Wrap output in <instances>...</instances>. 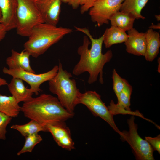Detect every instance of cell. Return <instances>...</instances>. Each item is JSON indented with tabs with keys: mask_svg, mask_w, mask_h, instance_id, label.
I'll return each instance as SVG.
<instances>
[{
	"mask_svg": "<svg viewBox=\"0 0 160 160\" xmlns=\"http://www.w3.org/2000/svg\"><path fill=\"white\" fill-rule=\"evenodd\" d=\"M97 0H80V5L81 6L80 9L81 13L83 14L89 11L95 2Z\"/></svg>",
	"mask_w": 160,
	"mask_h": 160,
	"instance_id": "27",
	"label": "cell"
},
{
	"mask_svg": "<svg viewBox=\"0 0 160 160\" xmlns=\"http://www.w3.org/2000/svg\"><path fill=\"white\" fill-rule=\"evenodd\" d=\"M29 53L24 50L19 52L12 49L11 55L6 59V63L9 68H21L25 71L35 73L30 63Z\"/></svg>",
	"mask_w": 160,
	"mask_h": 160,
	"instance_id": "15",
	"label": "cell"
},
{
	"mask_svg": "<svg viewBox=\"0 0 160 160\" xmlns=\"http://www.w3.org/2000/svg\"><path fill=\"white\" fill-rule=\"evenodd\" d=\"M72 31L71 29L45 22L39 23L32 29L24 44V50L36 58Z\"/></svg>",
	"mask_w": 160,
	"mask_h": 160,
	"instance_id": "3",
	"label": "cell"
},
{
	"mask_svg": "<svg viewBox=\"0 0 160 160\" xmlns=\"http://www.w3.org/2000/svg\"><path fill=\"white\" fill-rule=\"evenodd\" d=\"M112 78L113 80V89L117 97L124 88L127 80L122 78L115 69H114L113 71Z\"/></svg>",
	"mask_w": 160,
	"mask_h": 160,
	"instance_id": "24",
	"label": "cell"
},
{
	"mask_svg": "<svg viewBox=\"0 0 160 160\" xmlns=\"http://www.w3.org/2000/svg\"><path fill=\"white\" fill-rule=\"evenodd\" d=\"M155 17L157 20L158 21H159L160 20V15H155Z\"/></svg>",
	"mask_w": 160,
	"mask_h": 160,
	"instance_id": "32",
	"label": "cell"
},
{
	"mask_svg": "<svg viewBox=\"0 0 160 160\" xmlns=\"http://www.w3.org/2000/svg\"><path fill=\"white\" fill-rule=\"evenodd\" d=\"M132 91V87L127 81L124 88L117 97V104L111 100L110 105L107 107L110 113L113 116L117 114H129L140 116V113L137 111L133 112L130 108L131 96Z\"/></svg>",
	"mask_w": 160,
	"mask_h": 160,
	"instance_id": "10",
	"label": "cell"
},
{
	"mask_svg": "<svg viewBox=\"0 0 160 160\" xmlns=\"http://www.w3.org/2000/svg\"><path fill=\"white\" fill-rule=\"evenodd\" d=\"M124 0H98L89 9L92 21L100 27L108 24L112 16L120 10Z\"/></svg>",
	"mask_w": 160,
	"mask_h": 160,
	"instance_id": "9",
	"label": "cell"
},
{
	"mask_svg": "<svg viewBox=\"0 0 160 160\" xmlns=\"http://www.w3.org/2000/svg\"><path fill=\"white\" fill-rule=\"evenodd\" d=\"M62 2L71 6L74 9H77L80 5V0H61Z\"/></svg>",
	"mask_w": 160,
	"mask_h": 160,
	"instance_id": "28",
	"label": "cell"
},
{
	"mask_svg": "<svg viewBox=\"0 0 160 160\" xmlns=\"http://www.w3.org/2000/svg\"><path fill=\"white\" fill-rule=\"evenodd\" d=\"M160 23H158L156 25H154L153 23L152 24V25H151L149 27L150 28H151L152 29H160Z\"/></svg>",
	"mask_w": 160,
	"mask_h": 160,
	"instance_id": "31",
	"label": "cell"
},
{
	"mask_svg": "<svg viewBox=\"0 0 160 160\" xmlns=\"http://www.w3.org/2000/svg\"><path fill=\"white\" fill-rule=\"evenodd\" d=\"M72 74L63 68L59 61L56 75L49 81V91L56 95L63 106L70 113L74 114V110L78 105L81 92L76 86V81L71 79Z\"/></svg>",
	"mask_w": 160,
	"mask_h": 160,
	"instance_id": "4",
	"label": "cell"
},
{
	"mask_svg": "<svg viewBox=\"0 0 160 160\" xmlns=\"http://www.w3.org/2000/svg\"><path fill=\"white\" fill-rule=\"evenodd\" d=\"M135 119L134 116L132 115L127 120L129 130L121 132V139L129 144L137 160H154V150L149 143L139 135L137 125L135 123Z\"/></svg>",
	"mask_w": 160,
	"mask_h": 160,
	"instance_id": "6",
	"label": "cell"
},
{
	"mask_svg": "<svg viewBox=\"0 0 160 160\" xmlns=\"http://www.w3.org/2000/svg\"><path fill=\"white\" fill-rule=\"evenodd\" d=\"M12 118L0 112V140L6 139V128L11 122Z\"/></svg>",
	"mask_w": 160,
	"mask_h": 160,
	"instance_id": "25",
	"label": "cell"
},
{
	"mask_svg": "<svg viewBox=\"0 0 160 160\" xmlns=\"http://www.w3.org/2000/svg\"><path fill=\"white\" fill-rule=\"evenodd\" d=\"M145 140L151 145L154 151H157L160 153V135H158L155 137H145Z\"/></svg>",
	"mask_w": 160,
	"mask_h": 160,
	"instance_id": "26",
	"label": "cell"
},
{
	"mask_svg": "<svg viewBox=\"0 0 160 160\" xmlns=\"http://www.w3.org/2000/svg\"><path fill=\"white\" fill-rule=\"evenodd\" d=\"M103 35V43L106 48H109L115 44L124 42L128 38L126 31L112 26L107 28Z\"/></svg>",
	"mask_w": 160,
	"mask_h": 160,
	"instance_id": "18",
	"label": "cell"
},
{
	"mask_svg": "<svg viewBox=\"0 0 160 160\" xmlns=\"http://www.w3.org/2000/svg\"><path fill=\"white\" fill-rule=\"evenodd\" d=\"M44 22L56 25L61 12V0H36Z\"/></svg>",
	"mask_w": 160,
	"mask_h": 160,
	"instance_id": "11",
	"label": "cell"
},
{
	"mask_svg": "<svg viewBox=\"0 0 160 160\" xmlns=\"http://www.w3.org/2000/svg\"><path fill=\"white\" fill-rule=\"evenodd\" d=\"M132 14L119 11L113 15L110 19L111 26L128 31L133 28L135 19Z\"/></svg>",
	"mask_w": 160,
	"mask_h": 160,
	"instance_id": "19",
	"label": "cell"
},
{
	"mask_svg": "<svg viewBox=\"0 0 160 160\" xmlns=\"http://www.w3.org/2000/svg\"><path fill=\"white\" fill-rule=\"evenodd\" d=\"M21 111L25 117L45 126L65 123L66 121L74 115L68 111L57 97L47 94L32 97L23 103Z\"/></svg>",
	"mask_w": 160,
	"mask_h": 160,
	"instance_id": "2",
	"label": "cell"
},
{
	"mask_svg": "<svg viewBox=\"0 0 160 160\" xmlns=\"http://www.w3.org/2000/svg\"><path fill=\"white\" fill-rule=\"evenodd\" d=\"M7 86L12 96L18 103L29 100L34 94L30 88L25 87L23 80L20 79L12 78Z\"/></svg>",
	"mask_w": 160,
	"mask_h": 160,
	"instance_id": "16",
	"label": "cell"
},
{
	"mask_svg": "<svg viewBox=\"0 0 160 160\" xmlns=\"http://www.w3.org/2000/svg\"><path fill=\"white\" fill-rule=\"evenodd\" d=\"M2 18V15L1 11L0 9V23H1Z\"/></svg>",
	"mask_w": 160,
	"mask_h": 160,
	"instance_id": "33",
	"label": "cell"
},
{
	"mask_svg": "<svg viewBox=\"0 0 160 160\" xmlns=\"http://www.w3.org/2000/svg\"><path fill=\"white\" fill-rule=\"evenodd\" d=\"M8 84L7 81L5 79L0 77V87L2 86L7 85Z\"/></svg>",
	"mask_w": 160,
	"mask_h": 160,
	"instance_id": "30",
	"label": "cell"
},
{
	"mask_svg": "<svg viewBox=\"0 0 160 160\" xmlns=\"http://www.w3.org/2000/svg\"><path fill=\"white\" fill-rule=\"evenodd\" d=\"M78 104H82L86 106L95 116L99 117L106 122L120 135L121 132L116 126L113 115L102 100L100 95L95 91H88L81 93Z\"/></svg>",
	"mask_w": 160,
	"mask_h": 160,
	"instance_id": "7",
	"label": "cell"
},
{
	"mask_svg": "<svg viewBox=\"0 0 160 160\" xmlns=\"http://www.w3.org/2000/svg\"><path fill=\"white\" fill-rule=\"evenodd\" d=\"M7 31L3 25L0 23V42L5 38Z\"/></svg>",
	"mask_w": 160,
	"mask_h": 160,
	"instance_id": "29",
	"label": "cell"
},
{
	"mask_svg": "<svg viewBox=\"0 0 160 160\" xmlns=\"http://www.w3.org/2000/svg\"><path fill=\"white\" fill-rule=\"evenodd\" d=\"M146 49L144 56L148 61H152L159 52L160 47L159 33L150 28L145 32Z\"/></svg>",
	"mask_w": 160,
	"mask_h": 160,
	"instance_id": "17",
	"label": "cell"
},
{
	"mask_svg": "<svg viewBox=\"0 0 160 160\" xmlns=\"http://www.w3.org/2000/svg\"><path fill=\"white\" fill-rule=\"evenodd\" d=\"M58 65L54 66L50 70L42 73L36 74L21 68L10 69L4 67L2 71L5 74L11 76L12 78L21 79L28 83L30 89L36 95H38L42 90L41 85L52 79L57 73Z\"/></svg>",
	"mask_w": 160,
	"mask_h": 160,
	"instance_id": "8",
	"label": "cell"
},
{
	"mask_svg": "<svg viewBox=\"0 0 160 160\" xmlns=\"http://www.w3.org/2000/svg\"><path fill=\"white\" fill-rule=\"evenodd\" d=\"M46 127L47 132L51 134L59 146L68 151L75 149L70 130L65 123L57 125H48Z\"/></svg>",
	"mask_w": 160,
	"mask_h": 160,
	"instance_id": "12",
	"label": "cell"
},
{
	"mask_svg": "<svg viewBox=\"0 0 160 160\" xmlns=\"http://www.w3.org/2000/svg\"><path fill=\"white\" fill-rule=\"evenodd\" d=\"M75 28L86 35L83 37L82 44L78 48L80 60L74 67L73 73L77 76L88 72L89 74L88 82L89 84L96 81L99 76L100 83L103 84V69L105 65L112 58V51L108 50L104 54L102 53L103 35L98 39H94L87 28L75 26Z\"/></svg>",
	"mask_w": 160,
	"mask_h": 160,
	"instance_id": "1",
	"label": "cell"
},
{
	"mask_svg": "<svg viewBox=\"0 0 160 160\" xmlns=\"http://www.w3.org/2000/svg\"><path fill=\"white\" fill-rule=\"evenodd\" d=\"M17 6V0H0L1 23L7 31L16 28Z\"/></svg>",
	"mask_w": 160,
	"mask_h": 160,
	"instance_id": "14",
	"label": "cell"
},
{
	"mask_svg": "<svg viewBox=\"0 0 160 160\" xmlns=\"http://www.w3.org/2000/svg\"><path fill=\"white\" fill-rule=\"evenodd\" d=\"M12 96L0 94V112L12 118L17 116L21 111V106Z\"/></svg>",
	"mask_w": 160,
	"mask_h": 160,
	"instance_id": "20",
	"label": "cell"
},
{
	"mask_svg": "<svg viewBox=\"0 0 160 160\" xmlns=\"http://www.w3.org/2000/svg\"><path fill=\"white\" fill-rule=\"evenodd\" d=\"M17 33L23 37L29 36L33 28L44 22L36 0H17Z\"/></svg>",
	"mask_w": 160,
	"mask_h": 160,
	"instance_id": "5",
	"label": "cell"
},
{
	"mask_svg": "<svg viewBox=\"0 0 160 160\" xmlns=\"http://www.w3.org/2000/svg\"><path fill=\"white\" fill-rule=\"evenodd\" d=\"M25 139L23 147L17 153L18 156L27 152H31L35 146L42 140L41 137L38 133L28 136Z\"/></svg>",
	"mask_w": 160,
	"mask_h": 160,
	"instance_id": "23",
	"label": "cell"
},
{
	"mask_svg": "<svg viewBox=\"0 0 160 160\" xmlns=\"http://www.w3.org/2000/svg\"><path fill=\"white\" fill-rule=\"evenodd\" d=\"M148 0H124L120 11L132 14L136 19H144L141 11Z\"/></svg>",
	"mask_w": 160,
	"mask_h": 160,
	"instance_id": "21",
	"label": "cell"
},
{
	"mask_svg": "<svg viewBox=\"0 0 160 160\" xmlns=\"http://www.w3.org/2000/svg\"><path fill=\"white\" fill-rule=\"evenodd\" d=\"M10 128L18 131L25 137L30 135L38 133L40 132H47L46 126L33 120H31L28 122L23 124L12 125Z\"/></svg>",
	"mask_w": 160,
	"mask_h": 160,
	"instance_id": "22",
	"label": "cell"
},
{
	"mask_svg": "<svg viewBox=\"0 0 160 160\" xmlns=\"http://www.w3.org/2000/svg\"><path fill=\"white\" fill-rule=\"evenodd\" d=\"M128 38L124 42L129 53L144 56L146 47L145 33L140 32L132 28L128 31Z\"/></svg>",
	"mask_w": 160,
	"mask_h": 160,
	"instance_id": "13",
	"label": "cell"
}]
</instances>
